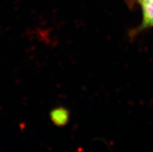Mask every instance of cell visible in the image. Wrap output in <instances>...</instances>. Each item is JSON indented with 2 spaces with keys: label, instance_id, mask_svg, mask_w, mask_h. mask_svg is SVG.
<instances>
[{
  "label": "cell",
  "instance_id": "3957f363",
  "mask_svg": "<svg viewBox=\"0 0 153 152\" xmlns=\"http://www.w3.org/2000/svg\"><path fill=\"white\" fill-rule=\"evenodd\" d=\"M142 1H144V0H138V2H142Z\"/></svg>",
  "mask_w": 153,
  "mask_h": 152
},
{
  "label": "cell",
  "instance_id": "7a4b0ae2",
  "mask_svg": "<svg viewBox=\"0 0 153 152\" xmlns=\"http://www.w3.org/2000/svg\"><path fill=\"white\" fill-rule=\"evenodd\" d=\"M51 119L56 125L62 126L65 124L67 120H68V113L67 110L64 109H56V110H53L51 114Z\"/></svg>",
  "mask_w": 153,
  "mask_h": 152
},
{
  "label": "cell",
  "instance_id": "6da1fadb",
  "mask_svg": "<svg viewBox=\"0 0 153 152\" xmlns=\"http://www.w3.org/2000/svg\"><path fill=\"white\" fill-rule=\"evenodd\" d=\"M140 4L142 6V23L134 30V34L153 27V0H144Z\"/></svg>",
  "mask_w": 153,
  "mask_h": 152
}]
</instances>
